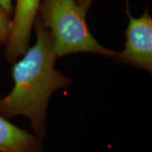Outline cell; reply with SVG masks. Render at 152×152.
<instances>
[{"label":"cell","mask_w":152,"mask_h":152,"mask_svg":"<svg viewBox=\"0 0 152 152\" xmlns=\"http://www.w3.org/2000/svg\"><path fill=\"white\" fill-rule=\"evenodd\" d=\"M33 28L35 45L22 58L13 63L14 86L4 96H0V115L7 119L23 116L29 120L33 134L42 140L46 134V116L52 94L72 83L68 76L55 68L57 59L50 32L37 14Z\"/></svg>","instance_id":"6da1fadb"},{"label":"cell","mask_w":152,"mask_h":152,"mask_svg":"<svg viewBox=\"0 0 152 152\" xmlns=\"http://www.w3.org/2000/svg\"><path fill=\"white\" fill-rule=\"evenodd\" d=\"M42 0H16L12 29L5 46L4 57L13 64L29 48L32 29L38 14Z\"/></svg>","instance_id":"277c9868"},{"label":"cell","mask_w":152,"mask_h":152,"mask_svg":"<svg viewBox=\"0 0 152 152\" xmlns=\"http://www.w3.org/2000/svg\"><path fill=\"white\" fill-rule=\"evenodd\" d=\"M0 152H44L42 140L0 115Z\"/></svg>","instance_id":"5b68a950"},{"label":"cell","mask_w":152,"mask_h":152,"mask_svg":"<svg viewBox=\"0 0 152 152\" xmlns=\"http://www.w3.org/2000/svg\"><path fill=\"white\" fill-rule=\"evenodd\" d=\"M76 1H77V4L80 6V7L83 9V11L85 14H87L89 8L92 4V0H76Z\"/></svg>","instance_id":"ba28073f"},{"label":"cell","mask_w":152,"mask_h":152,"mask_svg":"<svg viewBox=\"0 0 152 152\" xmlns=\"http://www.w3.org/2000/svg\"><path fill=\"white\" fill-rule=\"evenodd\" d=\"M12 29V17L0 7V47L6 46Z\"/></svg>","instance_id":"8992f818"},{"label":"cell","mask_w":152,"mask_h":152,"mask_svg":"<svg viewBox=\"0 0 152 152\" xmlns=\"http://www.w3.org/2000/svg\"><path fill=\"white\" fill-rule=\"evenodd\" d=\"M0 7H2L9 14L12 16L14 11L12 0H0Z\"/></svg>","instance_id":"52a82bcc"},{"label":"cell","mask_w":152,"mask_h":152,"mask_svg":"<svg viewBox=\"0 0 152 152\" xmlns=\"http://www.w3.org/2000/svg\"><path fill=\"white\" fill-rule=\"evenodd\" d=\"M129 23L125 35L126 42L122 52H116L113 58L121 64L152 73V18L149 11L139 18L128 11Z\"/></svg>","instance_id":"3957f363"},{"label":"cell","mask_w":152,"mask_h":152,"mask_svg":"<svg viewBox=\"0 0 152 152\" xmlns=\"http://www.w3.org/2000/svg\"><path fill=\"white\" fill-rule=\"evenodd\" d=\"M39 17L50 32L57 58L73 53H94L113 58L116 52L96 40L86 23V14L76 0H43Z\"/></svg>","instance_id":"7a4b0ae2"}]
</instances>
